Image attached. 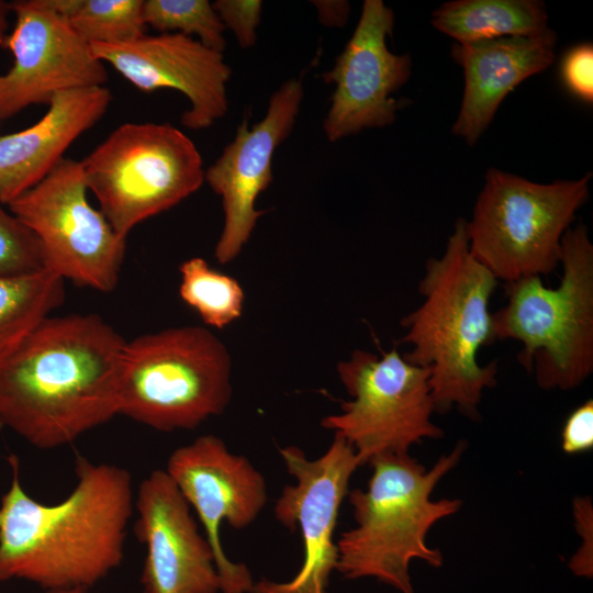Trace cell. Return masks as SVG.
Segmentation results:
<instances>
[{"instance_id":"6da1fadb","label":"cell","mask_w":593,"mask_h":593,"mask_svg":"<svg viewBox=\"0 0 593 593\" xmlns=\"http://www.w3.org/2000/svg\"><path fill=\"white\" fill-rule=\"evenodd\" d=\"M9 462L12 479L0 501V582L88 590L121 564L134 512L125 468L78 457L71 492L44 504L25 492L16 457Z\"/></svg>"},{"instance_id":"7a4b0ae2","label":"cell","mask_w":593,"mask_h":593,"mask_svg":"<svg viewBox=\"0 0 593 593\" xmlns=\"http://www.w3.org/2000/svg\"><path fill=\"white\" fill-rule=\"evenodd\" d=\"M126 340L96 314L47 317L0 359V423L38 449L119 415Z\"/></svg>"},{"instance_id":"3957f363","label":"cell","mask_w":593,"mask_h":593,"mask_svg":"<svg viewBox=\"0 0 593 593\" xmlns=\"http://www.w3.org/2000/svg\"><path fill=\"white\" fill-rule=\"evenodd\" d=\"M497 282L470 254L467 220L458 219L444 254L426 261L423 303L401 321L399 343L412 346L403 357L429 369L436 412L457 407L475 418L484 390L496 384V360L482 366L478 351L494 342L489 302Z\"/></svg>"},{"instance_id":"277c9868","label":"cell","mask_w":593,"mask_h":593,"mask_svg":"<svg viewBox=\"0 0 593 593\" xmlns=\"http://www.w3.org/2000/svg\"><path fill=\"white\" fill-rule=\"evenodd\" d=\"M466 443L459 441L430 469L407 454L372 458L366 489L348 494L355 526L336 541V570L347 579L374 578L398 590L414 593L409 573L413 559L440 567L443 556L427 545L429 529L456 514L459 499L433 500L438 482L459 462Z\"/></svg>"},{"instance_id":"5b68a950","label":"cell","mask_w":593,"mask_h":593,"mask_svg":"<svg viewBox=\"0 0 593 593\" xmlns=\"http://www.w3.org/2000/svg\"><path fill=\"white\" fill-rule=\"evenodd\" d=\"M562 276L556 288L541 277L505 283L506 304L492 313L494 340L522 343L518 362L545 390H570L593 371V245L588 227L561 239Z\"/></svg>"},{"instance_id":"8992f818","label":"cell","mask_w":593,"mask_h":593,"mask_svg":"<svg viewBox=\"0 0 593 593\" xmlns=\"http://www.w3.org/2000/svg\"><path fill=\"white\" fill-rule=\"evenodd\" d=\"M231 372L226 346L204 327L142 335L123 349L119 415L160 432L193 429L227 407Z\"/></svg>"},{"instance_id":"52a82bcc","label":"cell","mask_w":593,"mask_h":593,"mask_svg":"<svg viewBox=\"0 0 593 593\" xmlns=\"http://www.w3.org/2000/svg\"><path fill=\"white\" fill-rule=\"evenodd\" d=\"M591 178L538 183L490 168L467 221L470 254L505 283L551 273L562 236L589 199Z\"/></svg>"},{"instance_id":"ba28073f","label":"cell","mask_w":593,"mask_h":593,"mask_svg":"<svg viewBox=\"0 0 593 593\" xmlns=\"http://www.w3.org/2000/svg\"><path fill=\"white\" fill-rule=\"evenodd\" d=\"M80 165L99 210L125 239L199 190L205 172L194 143L168 123L121 124Z\"/></svg>"},{"instance_id":"9c48e42d","label":"cell","mask_w":593,"mask_h":593,"mask_svg":"<svg viewBox=\"0 0 593 593\" xmlns=\"http://www.w3.org/2000/svg\"><path fill=\"white\" fill-rule=\"evenodd\" d=\"M337 374L351 400L321 425L343 436L360 466L385 454H407L425 438L438 439L428 368L406 361L395 347L380 355L355 349L337 363Z\"/></svg>"},{"instance_id":"30bf717a","label":"cell","mask_w":593,"mask_h":593,"mask_svg":"<svg viewBox=\"0 0 593 593\" xmlns=\"http://www.w3.org/2000/svg\"><path fill=\"white\" fill-rule=\"evenodd\" d=\"M80 161L64 158L8 209L38 238L45 268L79 287L112 291L126 239L88 201Z\"/></svg>"},{"instance_id":"8fae6325","label":"cell","mask_w":593,"mask_h":593,"mask_svg":"<svg viewBox=\"0 0 593 593\" xmlns=\"http://www.w3.org/2000/svg\"><path fill=\"white\" fill-rule=\"evenodd\" d=\"M279 452L295 483L283 488L275 504V517L288 529L299 527L304 557L294 578L286 582L264 579L254 583L251 593H327L338 558L334 541L337 516L349 480L360 467L359 459L338 434L314 460L298 446H284Z\"/></svg>"},{"instance_id":"7c38bea8","label":"cell","mask_w":593,"mask_h":593,"mask_svg":"<svg viewBox=\"0 0 593 593\" xmlns=\"http://www.w3.org/2000/svg\"><path fill=\"white\" fill-rule=\"evenodd\" d=\"M166 472L198 514L215 556L222 593L251 592V574L244 563L227 558L220 527L226 522L232 528L243 529L258 517L267 502L261 472L211 434L175 449Z\"/></svg>"},{"instance_id":"4fadbf2b","label":"cell","mask_w":593,"mask_h":593,"mask_svg":"<svg viewBox=\"0 0 593 593\" xmlns=\"http://www.w3.org/2000/svg\"><path fill=\"white\" fill-rule=\"evenodd\" d=\"M15 24L3 46L13 65L0 75V120L33 104H48L59 92L102 87L109 76L104 63L64 18L40 0L10 3Z\"/></svg>"},{"instance_id":"5bb4252c","label":"cell","mask_w":593,"mask_h":593,"mask_svg":"<svg viewBox=\"0 0 593 593\" xmlns=\"http://www.w3.org/2000/svg\"><path fill=\"white\" fill-rule=\"evenodd\" d=\"M393 29L394 12L381 0H365L350 40L322 75L335 86L323 123L331 142L394 122L402 103L392 94L409 80L412 58L388 48Z\"/></svg>"},{"instance_id":"9a60e30c","label":"cell","mask_w":593,"mask_h":593,"mask_svg":"<svg viewBox=\"0 0 593 593\" xmlns=\"http://www.w3.org/2000/svg\"><path fill=\"white\" fill-rule=\"evenodd\" d=\"M301 80L286 81L271 97L265 118L248 127L244 119L234 139L204 172V180L222 198L224 224L214 256L222 265L235 259L265 211L256 199L272 181V157L290 135L303 99Z\"/></svg>"},{"instance_id":"2e32d148","label":"cell","mask_w":593,"mask_h":593,"mask_svg":"<svg viewBox=\"0 0 593 593\" xmlns=\"http://www.w3.org/2000/svg\"><path fill=\"white\" fill-rule=\"evenodd\" d=\"M134 508L135 534L146 548L142 593L221 591L213 549L166 470H154L142 480Z\"/></svg>"},{"instance_id":"e0dca14e","label":"cell","mask_w":593,"mask_h":593,"mask_svg":"<svg viewBox=\"0 0 593 593\" xmlns=\"http://www.w3.org/2000/svg\"><path fill=\"white\" fill-rule=\"evenodd\" d=\"M94 56L110 64L144 92L170 88L183 93L190 108L181 124L210 127L228 110L226 86L231 68L223 54L180 33L147 35L125 43L91 44Z\"/></svg>"},{"instance_id":"ac0fdd59","label":"cell","mask_w":593,"mask_h":593,"mask_svg":"<svg viewBox=\"0 0 593 593\" xmlns=\"http://www.w3.org/2000/svg\"><path fill=\"white\" fill-rule=\"evenodd\" d=\"M557 34L547 29L527 36L456 43L452 59L465 77L455 135L474 145L492 122L504 98L525 79L547 69L556 57Z\"/></svg>"},{"instance_id":"d6986e66","label":"cell","mask_w":593,"mask_h":593,"mask_svg":"<svg viewBox=\"0 0 593 593\" xmlns=\"http://www.w3.org/2000/svg\"><path fill=\"white\" fill-rule=\"evenodd\" d=\"M112 93L105 87L59 92L33 125L0 136V201H11L41 182L68 147L105 114Z\"/></svg>"},{"instance_id":"ffe728a7","label":"cell","mask_w":593,"mask_h":593,"mask_svg":"<svg viewBox=\"0 0 593 593\" xmlns=\"http://www.w3.org/2000/svg\"><path fill=\"white\" fill-rule=\"evenodd\" d=\"M430 24L456 43H468L541 33L548 13L538 0H455L436 9Z\"/></svg>"},{"instance_id":"44dd1931","label":"cell","mask_w":593,"mask_h":593,"mask_svg":"<svg viewBox=\"0 0 593 593\" xmlns=\"http://www.w3.org/2000/svg\"><path fill=\"white\" fill-rule=\"evenodd\" d=\"M64 281L47 268L0 278V359L61 305L65 299Z\"/></svg>"},{"instance_id":"7402d4cb","label":"cell","mask_w":593,"mask_h":593,"mask_svg":"<svg viewBox=\"0 0 593 593\" xmlns=\"http://www.w3.org/2000/svg\"><path fill=\"white\" fill-rule=\"evenodd\" d=\"M179 270L180 298L205 324L222 329L242 315L245 293L236 279L213 269L201 257L187 259Z\"/></svg>"},{"instance_id":"603a6c76","label":"cell","mask_w":593,"mask_h":593,"mask_svg":"<svg viewBox=\"0 0 593 593\" xmlns=\"http://www.w3.org/2000/svg\"><path fill=\"white\" fill-rule=\"evenodd\" d=\"M144 0H77L67 22L88 44H118L143 36Z\"/></svg>"},{"instance_id":"cb8c5ba5","label":"cell","mask_w":593,"mask_h":593,"mask_svg":"<svg viewBox=\"0 0 593 593\" xmlns=\"http://www.w3.org/2000/svg\"><path fill=\"white\" fill-rule=\"evenodd\" d=\"M143 16L146 26L160 33L197 35L206 47L225 49V26L206 0H144Z\"/></svg>"},{"instance_id":"d4e9b609","label":"cell","mask_w":593,"mask_h":593,"mask_svg":"<svg viewBox=\"0 0 593 593\" xmlns=\"http://www.w3.org/2000/svg\"><path fill=\"white\" fill-rule=\"evenodd\" d=\"M0 201V278L38 271L44 266L36 235Z\"/></svg>"},{"instance_id":"484cf974","label":"cell","mask_w":593,"mask_h":593,"mask_svg":"<svg viewBox=\"0 0 593 593\" xmlns=\"http://www.w3.org/2000/svg\"><path fill=\"white\" fill-rule=\"evenodd\" d=\"M212 5L225 29L233 32L242 48L255 45L256 27L261 16V1L217 0Z\"/></svg>"},{"instance_id":"4316f807","label":"cell","mask_w":593,"mask_h":593,"mask_svg":"<svg viewBox=\"0 0 593 593\" xmlns=\"http://www.w3.org/2000/svg\"><path fill=\"white\" fill-rule=\"evenodd\" d=\"M567 90L585 103L593 102V46L582 43L567 51L560 63Z\"/></svg>"},{"instance_id":"83f0119b","label":"cell","mask_w":593,"mask_h":593,"mask_svg":"<svg viewBox=\"0 0 593 593\" xmlns=\"http://www.w3.org/2000/svg\"><path fill=\"white\" fill-rule=\"evenodd\" d=\"M593 447V401L586 400L567 417L561 432L566 454L584 452Z\"/></svg>"},{"instance_id":"f1b7e54d","label":"cell","mask_w":593,"mask_h":593,"mask_svg":"<svg viewBox=\"0 0 593 593\" xmlns=\"http://www.w3.org/2000/svg\"><path fill=\"white\" fill-rule=\"evenodd\" d=\"M573 511L577 528L579 535L584 539V544L572 559L571 564L575 572L588 575L589 571L591 572L592 569L589 567V559L590 561L592 560V558L589 557V553L590 556L592 555V549L589 548L588 544L590 542L592 545V505L590 499H577L573 503Z\"/></svg>"},{"instance_id":"f546056e","label":"cell","mask_w":593,"mask_h":593,"mask_svg":"<svg viewBox=\"0 0 593 593\" xmlns=\"http://www.w3.org/2000/svg\"><path fill=\"white\" fill-rule=\"evenodd\" d=\"M318 16L327 26H343L347 22L350 5L347 1H313Z\"/></svg>"},{"instance_id":"4dcf8cb0","label":"cell","mask_w":593,"mask_h":593,"mask_svg":"<svg viewBox=\"0 0 593 593\" xmlns=\"http://www.w3.org/2000/svg\"><path fill=\"white\" fill-rule=\"evenodd\" d=\"M11 11L10 3L0 1V45L3 46L8 36V13Z\"/></svg>"},{"instance_id":"1f68e13d","label":"cell","mask_w":593,"mask_h":593,"mask_svg":"<svg viewBox=\"0 0 593 593\" xmlns=\"http://www.w3.org/2000/svg\"><path fill=\"white\" fill-rule=\"evenodd\" d=\"M43 593H88V590L81 589V588H72V589H61V590H49V591H44Z\"/></svg>"}]
</instances>
